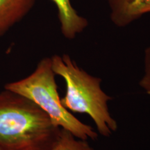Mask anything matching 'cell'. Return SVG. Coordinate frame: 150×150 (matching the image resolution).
<instances>
[{"label": "cell", "mask_w": 150, "mask_h": 150, "mask_svg": "<svg viewBox=\"0 0 150 150\" xmlns=\"http://www.w3.org/2000/svg\"><path fill=\"white\" fill-rule=\"evenodd\" d=\"M61 131L32 101L0 91V150H51Z\"/></svg>", "instance_id": "1"}, {"label": "cell", "mask_w": 150, "mask_h": 150, "mask_svg": "<svg viewBox=\"0 0 150 150\" xmlns=\"http://www.w3.org/2000/svg\"><path fill=\"white\" fill-rule=\"evenodd\" d=\"M51 61L54 72L65 83V94L61 98L64 108L72 113L88 115L98 134L110 137L117 130L118 125L108 106L112 97L103 91L102 79L82 69L68 54H56Z\"/></svg>", "instance_id": "2"}, {"label": "cell", "mask_w": 150, "mask_h": 150, "mask_svg": "<svg viewBox=\"0 0 150 150\" xmlns=\"http://www.w3.org/2000/svg\"><path fill=\"white\" fill-rule=\"evenodd\" d=\"M36 0H0V38L32 9Z\"/></svg>", "instance_id": "6"}, {"label": "cell", "mask_w": 150, "mask_h": 150, "mask_svg": "<svg viewBox=\"0 0 150 150\" xmlns=\"http://www.w3.org/2000/svg\"><path fill=\"white\" fill-rule=\"evenodd\" d=\"M51 150H95L88 140L76 138L70 131L61 129L59 138Z\"/></svg>", "instance_id": "7"}, {"label": "cell", "mask_w": 150, "mask_h": 150, "mask_svg": "<svg viewBox=\"0 0 150 150\" xmlns=\"http://www.w3.org/2000/svg\"><path fill=\"white\" fill-rule=\"evenodd\" d=\"M58 11L61 31L66 39L73 40L88 25L85 18L80 16L72 6L70 0H51Z\"/></svg>", "instance_id": "5"}, {"label": "cell", "mask_w": 150, "mask_h": 150, "mask_svg": "<svg viewBox=\"0 0 150 150\" xmlns=\"http://www.w3.org/2000/svg\"><path fill=\"white\" fill-rule=\"evenodd\" d=\"M4 88L32 101L56 126L70 131L76 138L85 140L98 138V133L93 127L80 121L62 104L56 74L52 67L51 57L43 58L31 74L5 84Z\"/></svg>", "instance_id": "3"}, {"label": "cell", "mask_w": 150, "mask_h": 150, "mask_svg": "<svg viewBox=\"0 0 150 150\" xmlns=\"http://www.w3.org/2000/svg\"><path fill=\"white\" fill-rule=\"evenodd\" d=\"M143 74L139 81V86L150 97V46L144 52Z\"/></svg>", "instance_id": "8"}, {"label": "cell", "mask_w": 150, "mask_h": 150, "mask_svg": "<svg viewBox=\"0 0 150 150\" xmlns=\"http://www.w3.org/2000/svg\"><path fill=\"white\" fill-rule=\"evenodd\" d=\"M110 19L116 27L123 28L148 13L150 0H108Z\"/></svg>", "instance_id": "4"}]
</instances>
